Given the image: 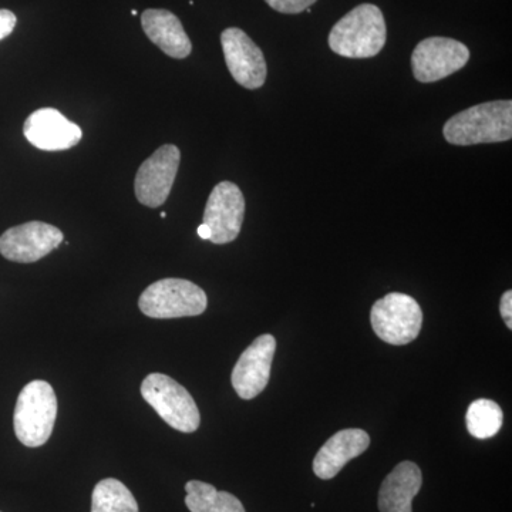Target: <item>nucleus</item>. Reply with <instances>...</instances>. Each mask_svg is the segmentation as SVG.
<instances>
[{
	"mask_svg": "<svg viewBox=\"0 0 512 512\" xmlns=\"http://www.w3.org/2000/svg\"><path fill=\"white\" fill-rule=\"evenodd\" d=\"M443 134L448 143L461 147L510 141L512 101H488L460 111L444 124Z\"/></svg>",
	"mask_w": 512,
	"mask_h": 512,
	"instance_id": "nucleus-1",
	"label": "nucleus"
},
{
	"mask_svg": "<svg viewBox=\"0 0 512 512\" xmlns=\"http://www.w3.org/2000/svg\"><path fill=\"white\" fill-rule=\"evenodd\" d=\"M386 37L382 10L376 5L363 3L333 26L328 42L336 55L348 59H369L382 52Z\"/></svg>",
	"mask_w": 512,
	"mask_h": 512,
	"instance_id": "nucleus-2",
	"label": "nucleus"
},
{
	"mask_svg": "<svg viewBox=\"0 0 512 512\" xmlns=\"http://www.w3.org/2000/svg\"><path fill=\"white\" fill-rule=\"evenodd\" d=\"M57 397L55 390L43 380H35L23 387L13 416L16 437L23 446L42 447L55 429Z\"/></svg>",
	"mask_w": 512,
	"mask_h": 512,
	"instance_id": "nucleus-3",
	"label": "nucleus"
},
{
	"mask_svg": "<svg viewBox=\"0 0 512 512\" xmlns=\"http://www.w3.org/2000/svg\"><path fill=\"white\" fill-rule=\"evenodd\" d=\"M144 400L173 429L194 433L201 424L200 410L188 390L163 373H151L143 384Z\"/></svg>",
	"mask_w": 512,
	"mask_h": 512,
	"instance_id": "nucleus-4",
	"label": "nucleus"
},
{
	"mask_svg": "<svg viewBox=\"0 0 512 512\" xmlns=\"http://www.w3.org/2000/svg\"><path fill=\"white\" fill-rule=\"evenodd\" d=\"M207 305V295L200 286L177 278L154 282L138 299L140 311L154 319L198 316L205 312Z\"/></svg>",
	"mask_w": 512,
	"mask_h": 512,
	"instance_id": "nucleus-5",
	"label": "nucleus"
},
{
	"mask_svg": "<svg viewBox=\"0 0 512 512\" xmlns=\"http://www.w3.org/2000/svg\"><path fill=\"white\" fill-rule=\"evenodd\" d=\"M370 322L383 342L393 346L409 345L419 336L423 312L412 296L393 292L373 305Z\"/></svg>",
	"mask_w": 512,
	"mask_h": 512,
	"instance_id": "nucleus-6",
	"label": "nucleus"
},
{
	"mask_svg": "<svg viewBox=\"0 0 512 512\" xmlns=\"http://www.w3.org/2000/svg\"><path fill=\"white\" fill-rule=\"evenodd\" d=\"M470 60V50L450 37L421 40L412 56L413 74L420 83H434L463 69Z\"/></svg>",
	"mask_w": 512,
	"mask_h": 512,
	"instance_id": "nucleus-7",
	"label": "nucleus"
},
{
	"mask_svg": "<svg viewBox=\"0 0 512 512\" xmlns=\"http://www.w3.org/2000/svg\"><path fill=\"white\" fill-rule=\"evenodd\" d=\"M180 160L181 153L178 147L167 144L158 148L153 156L141 164L137 171L136 183H134V190L140 204L158 208L167 201L177 177Z\"/></svg>",
	"mask_w": 512,
	"mask_h": 512,
	"instance_id": "nucleus-8",
	"label": "nucleus"
},
{
	"mask_svg": "<svg viewBox=\"0 0 512 512\" xmlns=\"http://www.w3.org/2000/svg\"><path fill=\"white\" fill-rule=\"evenodd\" d=\"M245 217V198L237 184L222 181L212 190L204 212V222L211 231L212 244L235 241Z\"/></svg>",
	"mask_w": 512,
	"mask_h": 512,
	"instance_id": "nucleus-9",
	"label": "nucleus"
},
{
	"mask_svg": "<svg viewBox=\"0 0 512 512\" xmlns=\"http://www.w3.org/2000/svg\"><path fill=\"white\" fill-rule=\"evenodd\" d=\"M62 242L63 232L59 228L46 222H26L0 237V254L8 261L32 264L55 251Z\"/></svg>",
	"mask_w": 512,
	"mask_h": 512,
	"instance_id": "nucleus-10",
	"label": "nucleus"
},
{
	"mask_svg": "<svg viewBox=\"0 0 512 512\" xmlns=\"http://www.w3.org/2000/svg\"><path fill=\"white\" fill-rule=\"evenodd\" d=\"M221 45L229 73L235 82L248 90L264 86L268 74L264 53L244 30L225 29L221 35Z\"/></svg>",
	"mask_w": 512,
	"mask_h": 512,
	"instance_id": "nucleus-11",
	"label": "nucleus"
},
{
	"mask_svg": "<svg viewBox=\"0 0 512 512\" xmlns=\"http://www.w3.org/2000/svg\"><path fill=\"white\" fill-rule=\"evenodd\" d=\"M276 352V339L272 335L256 338L239 356L232 370L231 382L235 392L244 400L255 399L264 392L271 377L272 360Z\"/></svg>",
	"mask_w": 512,
	"mask_h": 512,
	"instance_id": "nucleus-12",
	"label": "nucleus"
},
{
	"mask_svg": "<svg viewBox=\"0 0 512 512\" xmlns=\"http://www.w3.org/2000/svg\"><path fill=\"white\" fill-rule=\"evenodd\" d=\"M23 133L32 146L43 151L69 150L83 137L82 128L49 107L33 111L25 121Z\"/></svg>",
	"mask_w": 512,
	"mask_h": 512,
	"instance_id": "nucleus-13",
	"label": "nucleus"
},
{
	"mask_svg": "<svg viewBox=\"0 0 512 512\" xmlns=\"http://www.w3.org/2000/svg\"><path fill=\"white\" fill-rule=\"evenodd\" d=\"M369 446L370 437L365 430H340L316 454L313 473L322 480H332L350 460L365 453Z\"/></svg>",
	"mask_w": 512,
	"mask_h": 512,
	"instance_id": "nucleus-14",
	"label": "nucleus"
},
{
	"mask_svg": "<svg viewBox=\"0 0 512 512\" xmlns=\"http://www.w3.org/2000/svg\"><path fill=\"white\" fill-rule=\"evenodd\" d=\"M141 25L148 39L173 59H185L191 55L190 37L185 33L180 19L165 9H147L141 15Z\"/></svg>",
	"mask_w": 512,
	"mask_h": 512,
	"instance_id": "nucleus-15",
	"label": "nucleus"
},
{
	"mask_svg": "<svg viewBox=\"0 0 512 512\" xmlns=\"http://www.w3.org/2000/svg\"><path fill=\"white\" fill-rule=\"evenodd\" d=\"M423 484L417 464L403 461L384 478L379 491L380 512H413V500Z\"/></svg>",
	"mask_w": 512,
	"mask_h": 512,
	"instance_id": "nucleus-16",
	"label": "nucleus"
},
{
	"mask_svg": "<svg viewBox=\"0 0 512 512\" xmlns=\"http://www.w3.org/2000/svg\"><path fill=\"white\" fill-rule=\"evenodd\" d=\"M185 505L191 512H245L235 495L218 491L214 485L192 480L185 484Z\"/></svg>",
	"mask_w": 512,
	"mask_h": 512,
	"instance_id": "nucleus-17",
	"label": "nucleus"
},
{
	"mask_svg": "<svg viewBox=\"0 0 512 512\" xmlns=\"http://www.w3.org/2000/svg\"><path fill=\"white\" fill-rule=\"evenodd\" d=\"M92 512H138V505L126 485L116 478H106L94 487Z\"/></svg>",
	"mask_w": 512,
	"mask_h": 512,
	"instance_id": "nucleus-18",
	"label": "nucleus"
},
{
	"mask_svg": "<svg viewBox=\"0 0 512 512\" xmlns=\"http://www.w3.org/2000/svg\"><path fill=\"white\" fill-rule=\"evenodd\" d=\"M504 414L493 400L478 399L470 404L466 414L467 430L478 440L494 437L503 427Z\"/></svg>",
	"mask_w": 512,
	"mask_h": 512,
	"instance_id": "nucleus-19",
	"label": "nucleus"
},
{
	"mask_svg": "<svg viewBox=\"0 0 512 512\" xmlns=\"http://www.w3.org/2000/svg\"><path fill=\"white\" fill-rule=\"evenodd\" d=\"M265 2L276 12L296 15V13H302L311 8L316 0H265Z\"/></svg>",
	"mask_w": 512,
	"mask_h": 512,
	"instance_id": "nucleus-20",
	"label": "nucleus"
},
{
	"mask_svg": "<svg viewBox=\"0 0 512 512\" xmlns=\"http://www.w3.org/2000/svg\"><path fill=\"white\" fill-rule=\"evenodd\" d=\"M16 23H18V19H16L15 13L8 9H0V40L5 39L15 30Z\"/></svg>",
	"mask_w": 512,
	"mask_h": 512,
	"instance_id": "nucleus-21",
	"label": "nucleus"
},
{
	"mask_svg": "<svg viewBox=\"0 0 512 512\" xmlns=\"http://www.w3.org/2000/svg\"><path fill=\"white\" fill-rule=\"evenodd\" d=\"M500 312L503 316L505 325L508 329H512V292L507 291L504 293L500 302Z\"/></svg>",
	"mask_w": 512,
	"mask_h": 512,
	"instance_id": "nucleus-22",
	"label": "nucleus"
},
{
	"mask_svg": "<svg viewBox=\"0 0 512 512\" xmlns=\"http://www.w3.org/2000/svg\"><path fill=\"white\" fill-rule=\"evenodd\" d=\"M198 235H200L201 239H210L211 238V231L210 228L207 227L205 224H201L200 227L197 229Z\"/></svg>",
	"mask_w": 512,
	"mask_h": 512,
	"instance_id": "nucleus-23",
	"label": "nucleus"
},
{
	"mask_svg": "<svg viewBox=\"0 0 512 512\" xmlns=\"http://www.w3.org/2000/svg\"><path fill=\"white\" fill-rule=\"evenodd\" d=\"M131 15L137 16V10L136 9L131 10Z\"/></svg>",
	"mask_w": 512,
	"mask_h": 512,
	"instance_id": "nucleus-24",
	"label": "nucleus"
},
{
	"mask_svg": "<svg viewBox=\"0 0 512 512\" xmlns=\"http://www.w3.org/2000/svg\"><path fill=\"white\" fill-rule=\"evenodd\" d=\"M160 217L163 218V220H164V218L167 217V214H165V212H161Z\"/></svg>",
	"mask_w": 512,
	"mask_h": 512,
	"instance_id": "nucleus-25",
	"label": "nucleus"
}]
</instances>
